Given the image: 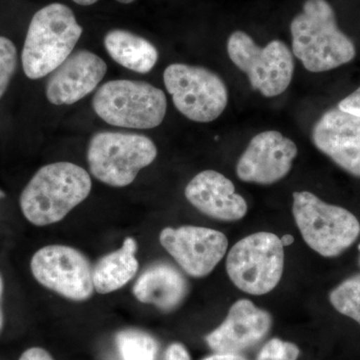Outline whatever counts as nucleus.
Instances as JSON below:
<instances>
[{
  "label": "nucleus",
  "mask_w": 360,
  "mask_h": 360,
  "mask_svg": "<svg viewBox=\"0 0 360 360\" xmlns=\"http://www.w3.org/2000/svg\"><path fill=\"white\" fill-rule=\"evenodd\" d=\"M116 342L123 360H155L158 354L155 338L143 331L123 330L118 333Z\"/></svg>",
  "instance_id": "20"
},
{
  "label": "nucleus",
  "mask_w": 360,
  "mask_h": 360,
  "mask_svg": "<svg viewBox=\"0 0 360 360\" xmlns=\"http://www.w3.org/2000/svg\"><path fill=\"white\" fill-rule=\"evenodd\" d=\"M292 213L303 240L321 257H338L359 238L360 224L354 213L309 191L293 193Z\"/></svg>",
  "instance_id": "5"
},
{
  "label": "nucleus",
  "mask_w": 360,
  "mask_h": 360,
  "mask_svg": "<svg viewBox=\"0 0 360 360\" xmlns=\"http://www.w3.org/2000/svg\"><path fill=\"white\" fill-rule=\"evenodd\" d=\"M165 360H191V357L184 347L179 343H174L168 348Z\"/></svg>",
  "instance_id": "25"
},
{
  "label": "nucleus",
  "mask_w": 360,
  "mask_h": 360,
  "mask_svg": "<svg viewBox=\"0 0 360 360\" xmlns=\"http://www.w3.org/2000/svg\"><path fill=\"white\" fill-rule=\"evenodd\" d=\"M272 326V317L248 300L231 305L224 321L205 338L217 354H236L260 342Z\"/></svg>",
  "instance_id": "14"
},
{
  "label": "nucleus",
  "mask_w": 360,
  "mask_h": 360,
  "mask_svg": "<svg viewBox=\"0 0 360 360\" xmlns=\"http://www.w3.org/2000/svg\"><path fill=\"white\" fill-rule=\"evenodd\" d=\"M136 251V240L127 238L120 250L101 257L94 267V290L108 295L129 283L139 267Z\"/></svg>",
  "instance_id": "18"
},
{
  "label": "nucleus",
  "mask_w": 360,
  "mask_h": 360,
  "mask_svg": "<svg viewBox=\"0 0 360 360\" xmlns=\"http://www.w3.org/2000/svg\"><path fill=\"white\" fill-rule=\"evenodd\" d=\"M91 187L86 170L75 163L44 165L21 193V212L37 226L56 224L89 198Z\"/></svg>",
  "instance_id": "1"
},
{
  "label": "nucleus",
  "mask_w": 360,
  "mask_h": 360,
  "mask_svg": "<svg viewBox=\"0 0 360 360\" xmlns=\"http://www.w3.org/2000/svg\"><path fill=\"white\" fill-rule=\"evenodd\" d=\"M359 251H360V246H359ZM359 264H360V257H359Z\"/></svg>",
  "instance_id": "32"
},
{
  "label": "nucleus",
  "mask_w": 360,
  "mask_h": 360,
  "mask_svg": "<svg viewBox=\"0 0 360 360\" xmlns=\"http://www.w3.org/2000/svg\"><path fill=\"white\" fill-rule=\"evenodd\" d=\"M338 108L360 118V87L338 103Z\"/></svg>",
  "instance_id": "24"
},
{
  "label": "nucleus",
  "mask_w": 360,
  "mask_h": 360,
  "mask_svg": "<svg viewBox=\"0 0 360 360\" xmlns=\"http://www.w3.org/2000/svg\"><path fill=\"white\" fill-rule=\"evenodd\" d=\"M30 269L37 283L68 300L85 302L94 295V269L75 248L44 246L33 255Z\"/></svg>",
  "instance_id": "10"
},
{
  "label": "nucleus",
  "mask_w": 360,
  "mask_h": 360,
  "mask_svg": "<svg viewBox=\"0 0 360 360\" xmlns=\"http://www.w3.org/2000/svg\"><path fill=\"white\" fill-rule=\"evenodd\" d=\"M134 297L162 311H172L184 302L188 283L174 265L158 262L148 267L134 283Z\"/></svg>",
  "instance_id": "17"
},
{
  "label": "nucleus",
  "mask_w": 360,
  "mask_h": 360,
  "mask_svg": "<svg viewBox=\"0 0 360 360\" xmlns=\"http://www.w3.org/2000/svg\"><path fill=\"white\" fill-rule=\"evenodd\" d=\"M104 46L118 65L137 73H148L158 59V51L148 39L127 30H111L104 37Z\"/></svg>",
  "instance_id": "19"
},
{
  "label": "nucleus",
  "mask_w": 360,
  "mask_h": 360,
  "mask_svg": "<svg viewBox=\"0 0 360 360\" xmlns=\"http://www.w3.org/2000/svg\"><path fill=\"white\" fill-rule=\"evenodd\" d=\"M20 360H53L51 355L39 347H32L21 355Z\"/></svg>",
  "instance_id": "26"
},
{
  "label": "nucleus",
  "mask_w": 360,
  "mask_h": 360,
  "mask_svg": "<svg viewBox=\"0 0 360 360\" xmlns=\"http://www.w3.org/2000/svg\"><path fill=\"white\" fill-rule=\"evenodd\" d=\"M160 243L188 276L198 278L212 274L229 248L222 232L194 225L162 229Z\"/></svg>",
  "instance_id": "11"
},
{
  "label": "nucleus",
  "mask_w": 360,
  "mask_h": 360,
  "mask_svg": "<svg viewBox=\"0 0 360 360\" xmlns=\"http://www.w3.org/2000/svg\"><path fill=\"white\" fill-rule=\"evenodd\" d=\"M300 349L295 343L274 338L260 350L257 360H297Z\"/></svg>",
  "instance_id": "23"
},
{
  "label": "nucleus",
  "mask_w": 360,
  "mask_h": 360,
  "mask_svg": "<svg viewBox=\"0 0 360 360\" xmlns=\"http://www.w3.org/2000/svg\"><path fill=\"white\" fill-rule=\"evenodd\" d=\"M329 302L340 314L360 326V274L345 279L329 293Z\"/></svg>",
  "instance_id": "21"
},
{
  "label": "nucleus",
  "mask_w": 360,
  "mask_h": 360,
  "mask_svg": "<svg viewBox=\"0 0 360 360\" xmlns=\"http://www.w3.org/2000/svg\"><path fill=\"white\" fill-rule=\"evenodd\" d=\"M155 142L143 134L97 132L90 139L87 162L99 181L112 187L129 186L142 168L155 160Z\"/></svg>",
  "instance_id": "6"
},
{
  "label": "nucleus",
  "mask_w": 360,
  "mask_h": 360,
  "mask_svg": "<svg viewBox=\"0 0 360 360\" xmlns=\"http://www.w3.org/2000/svg\"><path fill=\"white\" fill-rule=\"evenodd\" d=\"M4 279H2L1 276H0V331H1L2 326H4V312H2V309H1V300H2V295H4Z\"/></svg>",
  "instance_id": "28"
},
{
  "label": "nucleus",
  "mask_w": 360,
  "mask_h": 360,
  "mask_svg": "<svg viewBox=\"0 0 360 360\" xmlns=\"http://www.w3.org/2000/svg\"><path fill=\"white\" fill-rule=\"evenodd\" d=\"M2 198H4V191L0 189V200H1Z\"/></svg>",
  "instance_id": "31"
},
{
  "label": "nucleus",
  "mask_w": 360,
  "mask_h": 360,
  "mask_svg": "<svg viewBox=\"0 0 360 360\" xmlns=\"http://www.w3.org/2000/svg\"><path fill=\"white\" fill-rule=\"evenodd\" d=\"M108 71L103 58L89 51H78L51 73L46 82L47 99L54 105H70L89 96Z\"/></svg>",
  "instance_id": "15"
},
{
  "label": "nucleus",
  "mask_w": 360,
  "mask_h": 360,
  "mask_svg": "<svg viewBox=\"0 0 360 360\" xmlns=\"http://www.w3.org/2000/svg\"><path fill=\"white\" fill-rule=\"evenodd\" d=\"M18 65V51L11 39L0 37V98L6 94Z\"/></svg>",
  "instance_id": "22"
},
{
  "label": "nucleus",
  "mask_w": 360,
  "mask_h": 360,
  "mask_svg": "<svg viewBox=\"0 0 360 360\" xmlns=\"http://www.w3.org/2000/svg\"><path fill=\"white\" fill-rule=\"evenodd\" d=\"M229 58L248 75L253 89L262 96L274 97L290 86L295 71V60L288 45L272 40L260 47L243 32L232 33L227 41Z\"/></svg>",
  "instance_id": "8"
},
{
  "label": "nucleus",
  "mask_w": 360,
  "mask_h": 360,
  "mask_svg": "<svg viewBox=\"0 0 360 360\" xmlns=\"http://www.w3.org/2000/svg\"><path fill=\"white\" fill-rule=\"evenodd\" d=\"M296 156L297 148L291 139L274 130L262 132L239 158L236 174L245 182L274 184L290 174Z\"/></svg>",
  "instance_id": "12"
},
{
  "label": "nucleus",
  "mask_w": 360,
  "mask_h": 360,
  "mask_svg": "<svg viewBox=\"0 0 360 360\" xmlns=\"http://www.w3.org/2000/svg\"><path fill=\"white\" fill-rule=\"evenodd\" d=\"M82 32L75 13L65 4H49L37 11L21 56L26 77L39 79L53 72L72 53Z\"/></svg>",
  "instance_id": "3"
},
{
  "label": "nucleus",
  "mask_w": 360,
  "mask_h": 360,
  "mask_svg": "<svg viewBox=\"0 0 360 360\" xmlns=\"http://www.w3.org/2000/svg\"><path fill=\"white\" fill-rule=\"evenodd\" d=\"M77 4L82 6H92V4H96L98 0H73Z\"/></svg>",
  "instance_id": "29"
},
{
  "label": "nucleus",
  "mask_w": 360,
  "mask_h": 360,
  "mask_svg": "<svg viewBox=\"0 0 360 360\" xmlns=\"http://www.w3.org/2000/svg\"><path fill=\"white\" fill-rule=\"evenodd\" d=\"M290 32L293 54L311 72L335 70L356 54L354 42L338 28L335 11L326 0H307L302 13L293 18Z\"/></svg>",
  "instance_id": "2"
},
{
  "label": "nucleus",
  "mask_w": 360,
  "mask_h": 360,
  "mask_svg": "<svg viewBox=\"0 0 360 360\" xmlns=\"http://www.w3.org/2000/svg\"><path fill=\"white\" fill-rule=\"evenodd\" d=\"M92 108L103 122L124 129H150L162 123L167 115V96L146 82L116 79L101 85Z\"/></svg>",
  "instance_id": "4"
},
{
  "label": "nucleus",
  "mask_w": 360,
  "mask_h": 360,
  "mask_svg": "<svg viewBox=\"0 0 360 360\" xmlns=\"http://www.w3.org/2000/svg\"><path fill=\"white\" fill-rule=\"evenodd\" d=\"M186 200L212 219L238 221L248 213L245 198L236 193L233 184L215 170H205L189 181L184 191Z\"/></svg>",
  "instance_id": "16"
},
{
  "label": "nucleus",
  "mask_w": 360,
  "mask_h": 360,
  "mask_svg": "<svg viewBox=\"0 0 360 360\" xmlns=\"http://www.w3.org/2000/svg\"><path fill=\"white\" fill-rule=\"evenodd\" d=\"M312 141L340 168L360 177V118L331 108L315 123Z\"/></svg>",
  "instance_id": "13"
},
{
  "label": "nucleus",
  "mask_w": 360,
  "mask_h": 360,
  "mask_svg": "<svg viewBox=\"0 0 360 360\" xmlns=\"http://www.w3.org/2000/svg\"><path fill=\"white\" fill-rule=\"evenodd\" d=\"M284 269V245L271 232H257L240 239L229 252L226 271L239 290L264 295L278 285Z\"/></svg>",
  "instance_id": "7"
},
{
  "label": "nucleus",
  "mask_w": 360,
  "mask_h": 360,
  "mask_svg": "<svg viewBox=\"0 0 360 360\" xmlns=\"http://www.w3.org/2000/svg\"><path fill=\"white\" fill-rule=\"evenodd\" d=\"M116 1L120 2V4H131V2L135 1V0H116Z\"/></svg>",
  "instance_id": "30"
},
{
  "label": "nucleus",
  "mask_w": 360,
  "mask_h": 360,
  "mask_svg": "<svg viewBox=\"0 0 360 360\" xmlns=\"http://www.w3.org/2000/svg\"><path fill=\"white\" fill-rule=\"evenodd\" d=\"M203 360H246L241 355L236 354H217Z\"/></svg>",
  "instance_id": "27"
},
{
  "label": "nucleus",
  "mask_w": 360,
  "mask_h": 360,
  "mask_svg": "<svg viewBox=\"0 0 360 360\" xmlns=\"http://www.w3.org/2000/svg\"><path fill=\"white\" fill-rule=\"evenodd\" d=\"M163 80L176 110L193 122H212L226 108V85L212 70L174 63L165 70Z\"/></svg>",
  "instance_id": "9"
}]
</instances>
